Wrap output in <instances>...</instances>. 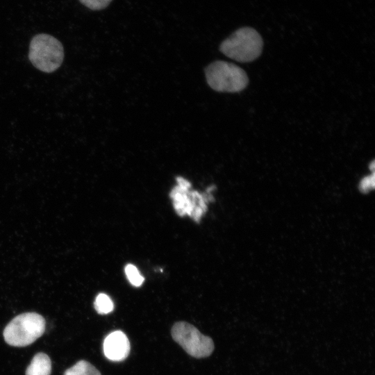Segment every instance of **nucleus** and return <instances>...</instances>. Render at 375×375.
<instances>
[{"mask_svg": "<svg viewBox=\"0 0 375 375\" xmlns=\"http://www.w3.org/2000/svg\"><path fill=\"white\" fill-rule=\"evenodd\" d=\"M262 47V39L254 28L242 27L224 40L219 49L231 59L247 62L256 59L260 55Z\"/></svg>", "mask_w": 375, "mask_h": 375, "instance_id": "nucleus-1", "label": "nucleus"}, {"mask_svg": "<svg viewBox=\"0 0 375 375\" xmlns=\"http://www.w3.org/2000/svg\"><path fill=\"white\" fill-rule=\"evenodd\" d=\"M45 330L44 318L36 312H25L14 317L5 327L3 338L13 347H26L41 337Z\"/></svg>", "mask_w": 375, "mask_h": 375, "instance_id": "nucleus-2", "label": "nucleus"}, {"mask_svg": "<svg viewBox=\"0 0 375 375\" xmlns=\"http://www.w3.org/2000/svg\"><path fill=\"white\" fill-rule=\"evenodd\" d=\"M208 84L215 91L238 92L243 90L249 82L246 72L238 65L217 60L205 70Z\"/></svg>", "mask_w": 375, "mask_h": 375, "instance_id": "nucleus-3", "label": "nucleus"}, {"mask_svg": "<svg viewBox=\"0 0 375 375\" xmlns=\"http://www.w3.org/2000/svg\"><path fill=\"white\" fill-rule=\"evenodd\" d=\"M32 64L44 72H52L62 64L63 47L60 41L47 34H38L30 43L28 54Z\"/></svg>", "mask_w": 375, "mask_h": 375, "instance_id": "nucleus-4", "label": "nucleus"}, {"mask_svg": "<svg viewBox=\"0 0 375 375\" xmlns=\"http://www.w3.org/2000/svg\"><path fill=\"white\" fill-rule=\"evenodd\" d=\"M171 333L173 340L192 357L200 358L209 356L214 349L212 340L201 334L188 322L175 323Z\"/></svg>", "mask_w": 375, "mask_h": 375, "instance_id": "nucleus-5", "label": "nucleus"}, {"mask_svg": "<svg viewBox=\"0 0 375 375\" xmlns=\"http://www.w3.org/2000/svg\"><path fill=\"white\" fill-rule=\"evenodd\" d=\"M176 180L178 185L170 193L175 210L181 216L188 215L199 222L207 208L206 197L197 191L190 192L191 184L188 181L180 176Z\"/></svg>", "mask_w": 375, "mask_h": 375, "instance_id": "nucleus-6", "label": "nucleus"}, {"mask_svg": "<svg viewBox=\"0 0 375 375\" xmlns=\"http://www.w3.org/2000/svg\"><path fill=\"white\" fill-rule=\"evenodd\" d=\"M130 342L121 331H115L106 336L103 344L105 356L112 361H122L127 358L130 352Z\"/></svg>", "mask_w": 375, "mask_h": 375, "instance_id": "nucleus-7", "label": "nucleus"}, {"mask_svg": "<svg viewBox=\"0 0 375 375\" xmlns=\"http://www.w3.org/2000/svg\"><path fill=\"white\" fill-rule=\"evenodd\" d=\"M51 361L44 353H38L26 370V375H50Z\"/></svg>", "mask_w": 375, "mask_h": 375, "instance_id": "nucleus-8", "label": "nucleus"}, {"mask_svg": "<svg viewBox=\"0 0 375 375\" xmlns=\"http://www.w3.org/2000/svg\"><path fill=\"white\" fill-rule=\"evenodd\" d=\"M63 375H101L100 372L86 360H80L67 369Z\"/></svg>", "mask_w": 375, "mask_h": 375, "instance_id": "nucleus-9", "label": "nucleus"}, {"mask_svg": "<svg viewBox=\"0 0 375 375\" xmlns=\"http://www.w3.org/2000/svg\"><path fill=\"white\" fill-rule=\"evenodd\" d=\"M96 311L101 315L110 313L114 309V304L109 296L99 293L94 302Z\"/></svg>", "mask_w": 375, "mask_h": 375, "instance_id": "nucleus-10", "label": "nucleus"}, {"mask_svg": "<svg viewBox=\"0 0 375 375\" xmlns=\"http://www.w3.org/2000/svg\"><path fill=\"white\" fill-rule=\"evenodd\" d=\"M124 271L128 281L133 285L139 287L143 283L144 278L135 265H126Z\"/></svg>", "mask_w": 375, "mask_h": 375, "instance_id": "nucleus-11", "label": "nucleus"}, {"mask_svg": "<svg viewBox=\"0 0 375 375\" xmlns=\"http://www.w3.org/2000/svg\"><path fill=\"white\" fill-rule=\"evenodd\" d=\"M84 6L91 10H99L107 7L112 0H79Z\"/></svg>", "mask_w": 375, "mask_h": 375, "instance_id": "nucleus-12", "label": "nucleus"}, {"mask_svg": "<svg viewBox=\"0 0 375 375\" xmlns=\"http://www.w3.org/2000/svg\"><path fill=\"white\" fill-rule=\"evenodd\" d=\"M374 173L369 176L364 177L360 184L359 188L362 192H369L374 188Z\"/></svg>", "mask_w": 375, "mask_h": 375, "instance_id": "nucleus-13", "label": "nucleus"}]
</instances>
